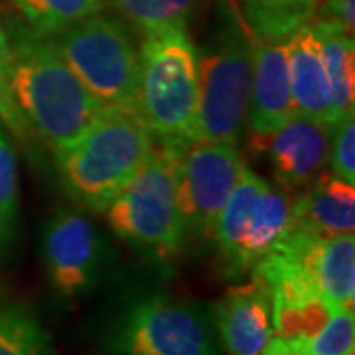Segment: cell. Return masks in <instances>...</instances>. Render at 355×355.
<instances>
[{"label": "cell", "mask_w": 355, "mask_h": 355, "mask_svg": "<svg viewBox=\"0 0 355 355\" xmlns=\"http://www.w3.org/2000/svg\"><path fill=\"white\" fill-rule=\"evenodd\" d=\"M6 38L14 103L30 130L55 153L103 113L101 105L79 83L50 38L22 22H8Z\"/></svg>", "instance_id": "cell-1"}, {"label": "cell", "mask_w": 355, "mask_h": 355, "mask_svg": "<svg viewBox=\"0 0 355 355\" xmlns=\"http://www.w3.org/2000/svg\"><path fill=\"white\" fill-rule=\"evenodd\" d=\"M154 144L139 113L103 111L53 156L69 198L103 214L139 174Z\"/></svg>", "instance_id": "cell-2"}, {"label": "cell", "mask_w": 355, "mask_h": 355, "mask_svg": "<svg viewBox=\"0 0 355 355\" xmlns=\"http://www.w3.org/2000/svg\"><path fill=\"white\" fill-rule=\"evenodd\" d=\"M139 55L137 111L154 140L184 144L198 139V48L188 32L146 36Z\"/></svg>", "instance_id": "cell-3"}, {"label": "cell", "mask_w": 355, "mask_h": 355, "mask_svg": "<svg viewBox=\"0 0 355 355\" xmlns=\"http://www.w3.org/2000/svg\"><path fill=\"white\" fill-rule=\"evenodd\" d=\"M103 214L139 253L158 263L174 259L188 233L178 203L176 144H154L139 174Z\"/></svg>", "instance_id": "cell-4"}, {"label": "cell", "mask_w": 355, "mask_h": 355, "mask_svg": "<svg viewBox=\"0 0 355 355\" xmlns=\"http://www.w3.org/2000/svg\"><path fill=\"white\" fill-rule=\"evenodd\" d=\"M251 73L253 36L233 8L198 50V139L237 144L247 123Z\"/></svg>", "instance_id": "cell-5"}, {"label": "cell", "mask_w": 355, "mask_h": 355, "mask_svg": "<svg viewBox=\"0 0 355 355\" xmlns=\"http://www.w3.org/2000/svg\"><path fill=\"white\" fill-rule=\"evenodd\" d=\"M50 40L103 111L139 113L140 55L119 20L99 12Z\"/></svg>", "instance_id": "cell-6"}, {"label": "cell", "mask_w": 355, "mask_h": 355, "mask_svg": "<svg viewBox=\"0 0 355 355\" xmlns=\"http://www.w3.org/2000/svg\"><path fill=\"white\" fill-rule=\"evenodd\" d=\"M291 198L245 168L217 217L214 239L221 270L229 279L251 272L254 265L291 231Z\"/></svg>", "instance_id": "cell-7"}, {"label": "cell", "mask_w": 355, "mask_h": 355, "mask_svg": "<svg viewBox=\"0 0 355 355\" xmlns=\"http://www.w3.org/2000/svg\"><path fill=\"white\" fill-rule=\"evenodd\" d=\"M111 355H221L214 316L196 302L144 296L116 318Z\"/></svg>", "instance_id": "cell-8"}, {"label": "cell", "mask_w": 355, "mask_h": 355, "mask_svg": "<svg viewBox=\"0 0 355 355\" xmlns=\"http://www.w3.org/2000/svg\"><path fill=\"white\" fill-rule=\"evenodd\" d=\"M245 168L235 144L202 139L176 144L178 203L186 231L214 237L217 217Z\"/></svg>", "instance_id": "cell-9"}, {"label": "cell", "mask_w": 355, "mask_h": 355, "mask_svg": "<svg viewBox=\"0 0 355 355\" xmlns=\"http://www.w3.org/2000/svg\"><path fill=\"white\" fill-rule=\"evenodd\" d=\"M44 263L53 288L65 298L87 294L101 277L105 243L79 211H58L42 239Z\"/></svg>", "instance_id": "cell-10"}, {"label": "cell", "mask_w": 355, "mask_h": 355, "mask_svg": "<svg viewBox=\"0 0 355 355\" xmlns=\"http://www.w3.org/2000/svg\"><path fill=\"white\" fill-rule=\"evenodd\" d=\"M294 114L286 44L253 38V73L247 101V123L254 146L259 148Z\"/></svg>", "instance_id": "cell-11"}, {"label": "cell", "mask_w": 355, "mask_h": 355, "mask_svg": "<svg viewBox=\"0 0 355 355\" xmlns=\"http://www.w3.org/2000/svg\"><path fill=\"white\" fill-rule=\"evenodd\" d=\"M214 324L229 355H265L275 338L272 300L261 280L235 286L214 308Z\"/></svg>", "instance_id": "cell-12"}, {"label": "cell", "mask_w": 355, "mask_h": 355, "mask_svg": "<svg viewBox=\"0 0 355 355\" xmlns=\"http://www.w3.org/2000/svg\"><path fill=\"white\" fill-rule=\"evenodd\" d=\"M331 128L320 121L294 114L259 146L265 148L282 190H300L322 174L330 156Z\"/></svg>", "instance_id": "cell-13"}, {"label": "cell", "mask_w": 355, "mask_h": 355, "mask_svg": "<svg viewBox=\"0 0 355 355\" xmlns=\"http://www.w3.org/2000/svg\"><path fill=\"white\" fill-rule=\"evenodd\" d=\"M286 44L294 111L331 128V101L322 46L312 22L296 30Z\"/></svg>", "instance_id": "cell-14"}, {"label": "cell", "mask_w": 355, "mask_h": 355, "mask_svg": "<svg viewBox=\"0 0 355 355\" xmlns=\"http://www.w3.org/2000/svg\"><path fill=\"white\" fill-rule=\"evenodd\" d=\"M292 225L320 237L355 231V188L340 178L316 176L294 202Z\"/></svg>", "instance_id": "cell-15"}, {"label": "cell", "mask_w": 355, "mask_h": 355, "mask_svg": "<svg viewBox=\"0 0 355 355\" xmlns=\"http://www.w3.org/2000/svg\"><path fill=\"white\" fill-rule=\"evenodd\" d=\"M316 30L322 60L328 76L331 101V127L343 116L355 113V46L354 36L347 34L336 20L326 18L312 22Z\"/></svg>", "instance_id": "cell-16"}, {"label": "cell", "mask_w": 355, "mask_h": 355, "mask_svg": "<svg viewBox=\"0 0 355 355\" xmlns=\"http://www.w3.org/2000/svg\"><path fill=\"white\" fill-rule=\"evenodd\" d=\"M316 286L320 298L331 310H354L355 237L354 233L324 237L318 245Z\"/></svg>", "instance_id": "cell-17"}, {"label": "cell", "mask_w": 355, "mask_h": 355, "mask_svg": "<svg viewBox=\"0 0 355 355\" xmlns=\"http://www.w3.org/2000/svg\"><path fill=\"white\" fill-rule=\"evenodd\" d=\"M320 0H237V12L249 34L259 42H286L310 24Z\"/></svg>", "instance_id": "cell-18"}, {"label": "cell", "mask_w": 355, "mask_h": 355, "mask_svg": "<svg viewBox=\"0 0 355 355\" xmlns=\"http://www.w3.org/2000/svg\"><path fill=\"white\" fill-rule=\"evenodd\" d=\"M26 26L42 38H53L69 26L95 16L105 0H12Z\"/></svg>", "instance_id": "cell-19"}, {"label": "cell", "mask_w": 355, "mask_h": 355, "mask_svg": "<svg viewBox=\"0 0 355 355\" xmlns=\"http://www.w3.org/2000/svg\"><path fill=\"white\" fill-rule=\"evenodd\" d=\"M51 338L28 308H0V355H51Z\"/></svg>", "instance_id": "cell-20"}, {"label": "cell", "mask_w": 355, "mask_h": 355, "mask_svg": "<svg viewBox=\"0 0 355 355\" xmlns=\"http://www.w3.org/2000/svg\"><path fill=\"white\" fill-rule=\"evenodd\" d=\"M114 8L144 36L186 30L196 0H113Z\"/></svg>", "instance_id": "cell-21"}, {"label": "cell", "mask_w": 355, "mask_h": 355, "mask_svg": "<svg viewBox=\"0 0 355 355\" xmlns=\"http://www.w3.org/2000/svg\"><path fill=\"white\" fill-rule=\"evenodd\" d=\"M18 168L6 132L0 128V261L10 253L18 235Z\"/></svg>", "instance_id": "cell-22"}, {"label": "cell", "mask_w": 355, "mask_h": 355, "mask_svg": "<svg viewBox=\"0 0 355 355\" xmlns=\"http://www.w3.org/2000/svg\"><path fill=\"white\" fill-rule=\"evenodd\" d=\"M354 310H334L314 338L300 342L310 355H345L354 352Z\"/></svg>", "instance_id": "cell-23"}, {"label": "cell", "mask_w": 355, "mask_h": 355, "mask_svg": "<svg viewBox=\"0 0 355 355\" xmlns=\"http://www.w3.org/2000/svg\"><path fill=\"white\" fill-rule=\"evenodd\" d=\"M0 123L18 140L22 142L30 140L32 130L18 111L10 91V53H8L6 28L2 26V20H0Z\"/></svg>", "instance_id": "cell-24"}, {"label": "cell", "mask_w": 355, "mask_h": 355, "mask_svg": "<svg viewBox=\"0 0 355 355\" xmlns=\"http://www.w3.org/2000/svg\"><path fill=\"white\" fill-rule=\"evenodd\" d=\"M328 162L334 176L355 184V113L343 116L331 127Z\"/></svg>", "instance_id": "cell-25"}, {"label": "cell", "mask_w": 355, "mask_h": 355, "mask_svg": "<svg viewBox=\"0 0 355 355\" xmlns=\"http://www.w3.org/2000/svg\"><path fill=\"white\" fill-rule=\"evenodd\" d=\"M355 2L354 0H328L330 18L342 26L347 34L354 36L355 30Z\"/></svg>", "instance_id": "cell-26"}, {"label": "cell", "mask_w": 355, "mask_h": 355, "mask_svg": "<svg viewBox=\"0 0 355 355\" xmlns=\"http://www.w3.org/2000/svg\"><path fill=\"white\" fill-rule=\"evenodd\" d=\"M265 355H310L304 349V345L300 342H286L280 338H272V342L268 343Z\"/></svg>", "instance_id": "cell-27"}, {"label": "cell", "mask_w": 355, "mask_h": 355, "mask_svg": "<svg viewBox=\"0 0 355 355\" xmlns=\"http://www.w3.org/2000/svg\"><path fill=\"white\" fill-rule=\"evenodd\" d=\"M345 355H354V352H349V354H345Z\"/></svg>", "instance_id": "cell-28"}]
</instances>
